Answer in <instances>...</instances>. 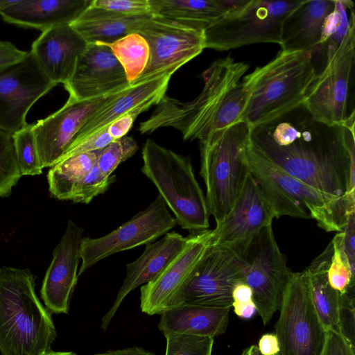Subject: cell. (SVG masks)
<instances>
[{
    "label": "cell",
    "mask_w": 355,
    "mask_h": 355,
    "mask_svg": "<svg viewBox=\"0 0 355 355\" xmlns=\"http://www.w3.org/2000/svg\"><path fill=\"white\" fill-rule=\"evenodd\" d=\"M355 119L328 125L304 103L250 126L248 146L293 177L326 193L355 198Z\"/></svg>",
    "instance_id": "1"
},
{
    "label": "cell",
    "mask_w": 355,
    "mask_h": 355,
    "mask_svg": "<svg viewBox=\"0 0 355 355\" xmlns=\"http://www.w3.org/2000/svg\"><path fill=\"white\" fill-rule=\"evenodd\" d=\"M249 65L231 56L213 62L203 72L204 86L193 100L165 95L150 116L140 123L141 134L171 127L185 141L204 140L211 132L243 121L248 94L243 78Z\"/></svg>",
    "instance_id": "2"
},
{
    "label": "cell",
    "mask_w": 355,
    "mask_h": 355,
    "mask_svg": "<svg viewBox=\"0 0 355 355\" xmlns=\"http://www.w3.org/2000/svg\"><path fill=\"white\" fill-rule=\"evenodd\" d=\"M56 330L51 313L40 301L28 269L0 268V353L43 355Z\"/></svg>",
    "instance_id": "3"
},
{
    "label": "cell",
    "mask_w": 355,
    "mask_h": 355,
    "mask_svg": "<svg viewBox=\"0 0 355 355\" xmlns=\"http://www.w3.org/2000/svg\"><path fill=\"white\" fill-rule=\"evenodd\" d=\"M318 74L311 52L280 50L243 78L248 94L243 121L254 126L303 104Z\"/></svg>",
    "instance_id": "4"
},
{
    "label": "cell",
    "mask_w": 355,
    "mask_h": 355,
    "mask_svg": "<svg viewBox=\"0 0 355 355\" xmlns=\"http://www.w3.org/2000/svg\"><path fill=\"white\" fill-rule=\"evenodd\" d=\"M250 125L245 121L200 141V171L209 215L219 223L232 209L250 173L246 159Z\"/></svg>",
    "instance_id": "5"
},
{
    "label": "cell",
    "mask_w": 355,
    "mask_h": 355,
    "mask_svg": "<svg viewBox=\"0 0 355 355\" xmlns=\"http://www.w3.org/2000/svg\"><path fill=\"white\" fill-rule=\"evenodd\" d=\"M142 159L141 172L155 184L178 225L190 234L208 230L206 198L189 157L148 139L142 148Z\"/></svg>",
    "instance_id": "6"
},
{
    "label": "cell",
    "mask_w": 355,
    "mask_h": 355,
    "mask_svg": "<svg viewBox=\"0 0 355 355\" xmlns=\"http://www.w3.org/2000/svg\"><path fill=\"white\" fill-rule=\"evenodd\" d=\"M302 1L245 0L205 31V49L227 51L257 43L280 44L284 19Z\"/></svg>",
    "instance_id": "7"
},
{
    "label": "cell",
    "mask_w": 355,
    "mask_h": 355,
    "mask_svg": "<svg viewBox=\"0 0 355 355\" xmlns=\"http://www.w3.org/2000/svg\"><path fill=\"white\" fill-rule=\"evenodd\" d=\"M354 66L355 26H353L319 73L304 102L315 119L328 125H338L345 124L355 118Z\"/></svg>",
    "instance_id": "8"
},
{
    "label": "cell",
    "mask_w": 355,
    "mask_h": 355,
    "mask_svg": "<svg viewBox=\"0 0 355 355\" xmlns=\"http://www.w3.org/2000/svg\"><path fill=\"white\" fill-rule=\"evenodd\" d=\"M275 324L278 355H320L326 334L314 309L306 269L292 272Z\"/></svg>",
    "instance_id": "9"
},
{
    "label": "cell",
    "mask_w": 355,
    "mask_h": 355,
    "mask_svg": "<svg viewBox=\"0 0 355 355\" xmlns=\"http://www.w3.org/2000/svg\"><path fill=\"white\" fill-rule=\"evenodd\" d=\"M243 279L252 291V300L263 324L279 309L292 271L275 239L272 225L263 228L240 259Z\"/></svg>",
    "instance_id": "10"
},
{
    "label": "cell",
    "mask_w": 355,
    "mask_h": 355,
    "mask_svg": "<svg viewBox=\"0 0 355 355\" xmlns=\"http://www.w3.org/2000/svg\"><path fill=\"white\" fill-rule=\"evenodd\" d=\"M177 224L176 219L159 195L146 209L107 234L96 239L83 238L78 276L107 257L153 243Z\"/></svg>",
    "instance_id": "11"
},
{
    "label": "cell",
    "mask_w": 355,
    "mask_h": 355,
    "mask_svg": "<svg viewBox=\"0 0 355 355\" xmlns=\"http://www.w3.org/2000/svg\"><path fill=\"white\" fill-rule=\"evenodd\" d=\"M147 42L149 59L139 77L132 83L172 75L205 49L204 32L151 14L136 32Z\"/></svg>",
    "instance_id": "12"
},
{
    "label": "cell",
    "mask_w": 355,
    "mask_h": 355,
    "mask_svg": "<svg viewBox=\"0 0 355 355\" xmlns=\"http://www.w3.org/2000/svg\"><path fill=\"white\" fill-rule=\"evenodd\" d=\"M242 282L243 262L227 249L211 245L180 292L175 306L192 304L231 308L233 290Z\"/></svg>",
    "instance_id": "13"
},
{
    "label": "cell",
    "mask_w": 355,
    "mask_h": 355,
    "mask_svg": "<svg viewBox=\"0 0 355 355\" xmlns=\"http://www.w3.org/2000/svg\"><path fill=\"white\" fill-rule=\"evenodd\" d=\"M246 159L249 170L268 177L284 193L304 206L310 217L326 232H342L348 216L355 212V199L338 198L303 182L259 155L248 145Z\"/></svg>",
    "instance_id": "14"
},
{
    "label": "cell",
    "mask_w": 355,
    "mask_h": 355,
    "mask_svg": "<svg viewBox=\"0 0 355 355\" xmlns=\"http://www.w3.org/2000/svg\"><path fill=\"white\" fill-rule=\"evenodd\" d=\"M55 85L40 68L31 51L0 69V129L14 134L28 123L30 108Z\"/></svg>",
    "instance_id": "15"
},
{
    "label": "cell",
    "mask_w": 355,
    "mask_h": 355,
    "mask_svg": "<svg viewBox=\"0 0 355 355\" xmlns=\"http://www.w3.org/2000/svg\"><path fill=\"white\" fill-rule=\"evenodd\" d=\"M275 218L250 172L232 209L211 230V245L226 248L241 259L254 237Z\"/></svg>",
    "instance_id": "16"
},
{
    "label": "cell",
    "mask_w": 355,
    "mask_h": 355,
    "mask_svg": "<svg viewBox=\"0 0 355 355\" xmlns=\"http://www.w3.org/2000/svg\"><path fill=\"white\" fill-rule=\"evenodd\" d=\"M211 230L191 233L180 252L153 281L140 288V308L148 315L175 306L176 299L211 245Z\"/></svg>",
    "instance_id": "17"
},
{
    "label": "cell",
    "mask_w": 355,
    "mask_h": 355,
    "mask_svg": "<svg viewBox=\"0 0 355 355\" xmlns=\"http://www.w3.org/2000/svg\"><path fill=\"white\" fill-rule=\"evenodd\" d=\"M121 91L83 101H76L69 97L60 109L33 124L42 168L55 165L65 153L86 121Z\"/></svg>",
    "instance_id": "18"
},
{
    "label": "cell",
    "mask_w": 355,
    "mask_h": 355,
    "mask_svg": "<svg viewBox=\"0 0 355 355\" xmlns=\"http://www.w3.org/2000/svg\"><path fill=\"white\" fill-rule=\"evenodd\" d=\"M69 98L83 101L121 91L130 86L124 70L105 44H88L73 73L64 85Z\"/></svg>",
    "instance_id": "19"
},
{
    "label": "cell",
    "mask_w": 355,
    "mask_h": 355,
    "mask_svg": "<svg viewBox=\"0 0 355 355\" xmlns=\"http://www.w3.org/2000/svg\"><path fill=\"white\" fill-rule=\"evenodd\" d=\"M84 230L69 220L64 234L53 252L41 288V297L51 313H68L78 281V267Z\"/></svg>",
    "instance_id": "20"
},
{
    "label": "cell",
    "mask_w": 355,
    "mask_h": 355,
    "mask_svg": "<svg viewBox=\"0 0 355 355\" xmlns=\"http://www.w3.org/2000/svg\"><path fill=\"white\" fill-rule=\"evenodd\" d=\"M87 45L71 24H66L43 31L33 42L31 51L50 81L55 85H65Z\"/></svg>",
    "instance_id": "21"
},
{
    "label": "cell",
    "mask_w": 355,
    "mask_h": 355,
    "mask_svg": "<svg viewBox=\"0 0 355 355\" xmlns=\"http://www.w3.org/2000/svg\"><path fill=\"white\" fill-rule=\"evenodd\" d=\"M171 78L168 75H162L130 83L128 87L105 103L86 121L69 147L98 132L128 112L137 110L144 112L157 105L166 95Z\"/></svg>",
    "instance_id": "22"
},
{
    "label": "cell",
    "mask_w": 355,
    "mask_h": 355,
    "mask_svg": "<svg viewBox=\"0 0 355 355\" xmlns=\"http://www.w3.org/2000/svg\"><path fill=\"white\" fill-rule=\"evenodd\" d=\"M187 238L176 232H167L159 241L146 245L142 254L126 265V275L116 300L102 318L104 331L125 297L137 287L156 278L183 248Z\"/></svg>",
    "instance_id": "23"
},
{
    "label": "cell",
    "mask_w": 355,
    "mask_h": 355,
    "mask_svg": "<svg viewBox=\"0 0 355 355\" xmlns=\"http://www.w3.org/2000/svg\"><path fill=\"white\" fill-rule=\"evenodd\" d=\"M92 0H0V15L15 25L40 30L71 24Z\"/></svg>",
    "instance_id": "24"
},
{
    "label": "cell",
    "mask_w": 355,
    "mask_h": 355,
    "mask_svg": "<svg viewBox=\"0 0 355 355\" xmlns=\"http://www.w3.org/2000/svg\"><path fill=\"white\" fill-rule=\"evenodd\" d=\"M335 0H304L284 19L280 46L284 51L318 53L324 22L334 10Z\"/></svg>",
    "instance_id": "25"
},
{
    "label": "cell",
    "mask_w": 355,
    "mask_h": 355,
    "mask_svg": "<svg viewBox=\"0 0 355 355\" xmlns=\"http://www.w3.org/2000/svg\"><path fill=\"white\" fill-rule=\"evenodd\" d=\"M230 308L182 304L162 313L158 328L164 334H184L214 338L227 329Z\"/></svg>",
    "instance_id": "26"
},
{
    "label": "cell",
    "mask_w": 355,
    "mask_h": 355,
    "mask_svg": "<svg viewBox=\"0 0 355 355\" xmlns=\"http://www.w3.org/2000/svg\"><path fill=\"white\" fill-rule=\"evenodd\" d=\"M245 0H149L151 12L170 21L205 32Z\"/></svg>",
    "instance_id": "27"
},
{
    "label": "cell",
    "mask_w": 355,
    "mask_h": 355,
    "mask_svg": "<svg viewBox=\"0 0 355 355\" xmlns=\"http://www.w3.org/2000/svg\"><path fill=\"white\" fill-rule=\"evenodd\" d=\"M150 15L126 16L90 5L71 25L87 44H108L136 33Z\"/></svg>",
    "instance_id": "28"
},
{
    "label": "cell",
    "mask_w": 355,
    "mask_h": 355,
    "mask_svg": "<svg viewBox=\"0 0 355 355\" xmlns=\"http://www.w3.org/2000/svg\"><path fill=\"white\" fill-rule=\"evenodd\" d=\"M332 255L330 243L306 269L314 309L325 331L343 335L341 329V294L332 288L327 280V269Z\"/></svg>",
    "instance_id": "29"
},
{
    "label": "cell",
    "mask_w": 355,
    "mask_h": 355,
    "mask_svg": "<svg viewBox=\"0 0 355 355\" xmlns=\"http://www.w3.org/2000/svg\"><path fill=\"white\" fill-rule=\"evenodd\" d=\"M101 150L62 158L51 167L47 174L51 194L58 200H72L97 162Z\"/></svg>",
    "instance_id": "30"
},
{
    "label": "cell",
    "mask_w": 355,
    "mask_h": 355,
    "mask_svg": "<svg viewBox=\"0 0 355 355\" xmlns=\"http://www.w3.org/2000/svg\"><path fill=\"white\" fill-rule=\"evenodd\" d=\"M355 26L354 4L351 1L335 0L334 10L324 22L317 54H323L325 62L334 55L348 31Z\"/></svg>",
    "instance_id": "31"
},
{
    "label": "cell",
    "mask_w": 355,
    "mask_h": 355,
    "mask_svg": "<svg viewBox=\"0 0 355 355\" xmlns=\"http://www.w3.org/2000/svg\"><path fill=\"white\" fill-rule=\"evenodd\" d=\"M105 44L122 67L130 84L137 80L149 59V47L146 40L140 34L132 33Z\"/></svg>",
    "instance_id": "32"
},
{
    "label": "cell",
    "mask_w": 355,
    "mask_h": 355,
    "mask_svg": "<svg viewBox=\"0 0 355 355\" xmlns=\"http://www.w3.org/2000/svg\"><path fill=\"white\" fill-rule=\"evenodd\" d=\"M331 243L332 255L327 269V280L332 288L343 295L349 287L354 286V270L344 248L343 232L336 234Z\"/></svg>",
    "instance_id": "33"
},
{
    "label": "cell",
    "mask_w": 355,
    "mask_h": 355,
    "mask_svg": "<svg viewBox=\"0 0 355 355\" xmlns=\"http://www.w3.org/2000/svg\"><path fill=\"white\" fill-rule=\"evenodd\" d=\"M17 162L22 175H36L42 173L33 124H27L13 134Z\"/></svg>",
    "instance_id": "34"
},
{
    "label": "cell",
    "mask_w": 355,
    "mask_h": 355,
    "mask_svg": "<svg viewBox=\"0 0 355 355\" xmlns=\"http://www.w3.org/2000/svg\"><path fill=\"white\" fill-rule=\"evenodd\" d=\"M21 176L13 134L0 129V197L8 196Z\"/></svg>",
    "instance_id": "35"
},
{
    "label": "cell",
    "mask_w": 355,
    "mask_h": 355,
    "mask_svg": "<svg viewBox=\"0 0 355 355\" xmlns=\"http://www.w3.org/2000/svg\"><path fill=\"white\" fill-rule=\"evenodd\" d=\"M138 148L137 142L130 137L112 141L101 150L97 161L100 172L105 177L112 175L118 166L132 157Z\"/></svg>",
    "instance_id": "36"
},
{
    "label": "cell",
    "mask_w": 355,
    "mask_h": 355,
    "mask_svg": "<svg viewBox=\"0 0 355 355\" xmlns=\"http://www.w3.org/2000/svg\"><path fill=\"white\" fill-rule=\"evenodd\" d=\"M165 355H211L214 338L184 334H168Z\"/></svg>",
    "instance_id": "37"
},
{
    "label": "cell",
    "mask_w": 355,
    "mask_h": 355,
    "mask_svg": "<svg viewBox=\"0 0 355 355\" xmlns=\"http://www.w3.org/2000/svg\"><path fill=\"white\" fill-rule=\"evenodd\" d=\"M115 180L116 176L114 175L109 177L103 175L96 162L85 178L71 201L76 203L88 204L95 197L105 193Z\"/></svg>",
    "instance_id": "38"
},
{
    "label": "cell",
    "mask_w": 355,
    "mask_h": 355,
    "mask_svg": "<svg viewBox=\"0 0 355 355\" xmlns=\"http://www.w3.org/2000/svg\"><path fill=\"white\" fill-rule=\"evenodd\" d=\"M91 6L126 16L152 14L149 0H92Z\"/></svg>",
    "instance_id": "39"
},
{
    "label": "cell",
    "mask_w": 355,
    "mask_h": 355,
    "mask_svg": "<svg viewBox=\"0 0 355 355\" xmlns=\"http://www.w3.org/2000/svg\"><path fill=\"white\" fill-rule=\"evenodd\" d=\"M112 141L114 140L110 135L107 126L98 132L83 139L76 144L69 147L61 159L81 153L101 150Z\"/></svg>",
    "instance_id": "40"
},
{
    "label": "cell",
    "mask_w": 355,
    "mask_h": 355,
    "mask_svg": "<svg viewBox=\"0 0 355 355\" xmlns=\"http://www.w3.org/2000/svg\"><path fill=\"white\" fill-rule=\"evenodd\" d=\"M340 321L343 335L354 345V286L341 295Z\"/></svg>",
    "instance_id": "41"
},
{
    "label": "cell",
    "mask_w": 355,
    "mask_h": 355,
    "mask_svg": "<svg viewBox=\"0 0 355 355\" xmlns=\"http://www.w3.org/2000/svg\"><path fill=\"white\" fill-rule=\"evenodd\" d=\"M320 355H355L354 345L344 336L327 331Z\"/></svg>",
    "instance_id": "42"
},
{
    "label": "cell",
    "mask_w": 355,
    "mask_h": 355,
    "mask_svg": "<svg viewBox=\"0 0 355 355\" xmlns=\"http://www.w3.org/2000/svg\"><path fill=\"white\" fill-rule=\"evenodd\" d=\"M142 112L139 110L128 112L110 123L107 125V131L113 140L125 137L132 128L138 115Z\"/></svg>",
    "instance_id": "43"
},
{
    "label": "cell",
    "mask_w": 355,
    "mask_h": 355,
    "mask_svg": "<svg viewBox=\"0 0 355 355\" xmlns=\"http://www.w3.org/2000/svg\"><path fill=\"white\" fill-rule=\"evenodd\" d=\"M343 235V245L348 260L352 269L355 263V212L352 213L347 218V222L342 231Z\"/></svg>",
    "instance_id": "44"
},
{
    "label": "cell",
    "mask_w": 355,
    "mask_h": 355,
    "mask_svg": "<svg viewBox=\"0 0 355 355\" xmlns=\"http://www.w3.org/2000/svg\"><path fill=\"white\" fill-rule=\"evenodd\" d=\"M27 53L10 42L0 41V69L19 61Z\"/></svg>",
    "instance_id": "45"
},
{
    "label": "cell",
    "mask_w": 355,
    "mask_h": 355,
    "mask_svg": "<svg viewBox=\"0 0 355 355\" xmlns=\"http://www.w3.org/2000/svg\"><path fill=\"white\" fill-rule=\"evenodd\" d=\"M257 347L263 355H277L280 350L277 336L272 333L263 335L259 340Z\"/></svg>",
    "instance_id": "46"
},
{
    "label": "cell",
    "mask_w": 355,
    "mask_h": 355,
    "mask_svg": "<svg viewBox=\"0 0 355 355\" xmlns=\"http://www.w3.org/2000/svg\"><path fill=\"white\" fill-rule=\"evenodd\" d=\"M232 303L242 304L248 302L252 300V291L251 288L243 282L239 283L234 287L232 292Z\"/></svg>",
    "instance_id": "47"
},
{
    "label": "cell",
    "mask_w": 355,
    "mask_h": 355,
    "mask_svg": "<svg viewBox=\"0 0 355 355\" xmlns=\"http://www.w3.org/2000/svg\"><path fill=\"white\" fill-rule=\"evenodd\" d=\"M234 313L240 318L248 319L252 318L257 311V307L253 300L246 303H232Z\"/></svg>",
    "instance_id": "48"
},
{
    "label": "cell",
    "mask_w": 355,
    "mask_h": 355,
    "mask_svg": "<svg viewBox=\"0 0 355 355\" xmlns=\"http://www.w3.org/2000/svg\"><path fill=\"white\" fill-rule=\"evenodd\" d=\"M94 355H155L153 352L144 349L142 347L134 346L122 349H111L103 353Z\"/></svg>",
    "instance_id": "49"
},
{
    "label": "cell",
    "mask_w": 355,
    "mask_h": 355,
    "mask_svg": "<svg viewBox=\"0 0 355 355\" xmlns=\"http://www.w3.org/2000/svg\"><path fill=\"white\" fill-rule=\"evenodd\" d=\"M241 355H263L259 350L257 345H251L245 349ZM278 355V354H277Z\"/></svg>",
    "instance_id": "50"
},
{
    "label": "cell",
    "mask_w": 355,
    "mask_h": 355,
    "mask_svg": "<svg viewBox=\"0 0 355 355\" xmlns=\"http://www.w3.org/2000/svg\"><path fill=\"white\" fill-rule=\"evenodd\" d=\"M44 355H78L72 352H54L51 349L46 352Z\"/></svg>",
    "instance_id": "51"
},
{
    "label": "cell",
    "mask_w": 355,
    "mask_h": 355,
    "mask_svg": "<svg viewBox=\"0 0 355 355\" xmlns=\"http://www.w3.org/2000/svg\"><path fill=\"white\" fill-rule=\"evenodd\" d=\"M43 355H44V354H43Z\"/></svg>",
    "instance_id": "52"
}]
</instances>
